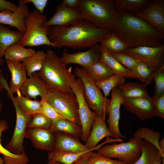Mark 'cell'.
<instances>
[{
	"instance_id": "obj_1",
	"label": "cell",
	"mask_w": 164,
	"mask_h": 164,
	"mask_svg": "<svg viewBox=\"0 0 164 164\" xmlns=\"http://www.w3.org/2000/svg\"><path fill=\"white\" fill-rule=\"evenodd\" d=\"M111 32L99 28L90 21L83 19L68 26L50 27L48 36L56 47H67L76 50L91 48Z\"/></svg>"
},
{
	"instance_id": "obj_2",
	"label": "cell",
	"mask_w": 164,
	"mask_h": 164,
	"mask_svg": "<svg viewBox=\"0 0 164 164\" xmlns=\"http://www.w3.org/2000/svg\"><path fill=\"white\" fill-rule=\"evenodd\" d=\"M118 12V29L115 33L128 48L163 44L164 35L148 22L128 13Z\"/></svg>"
},
{
	"instance_id": "obj_3",
	"label": "cell",
	"mask_w": 164,
	"mask_h": 164,
	"mask_svg": "<svg viewBox=\"0 0 164 164\" xmlns=\"http://www.w3.org/2000/svg\"><path fill=\"white\" fill-rule=\"evenodd\" d=\"M41 70L37 72L50 90H56L74 94L71 88L76 80L72 73V67L68 68L53 51L48 49Z\"/></svg>"
},
{
	"instance_id": "obj_4",
	"label": "cell",
	"mask_w": 164,
	"mask_h": 164,
	"mask_svg": "<svg viewBox=\"0 0 164 164\" xmlns=\"http://www.w3.org/2000/svg\"><path fill=\"white\" fill-rule=\"evenodd\" d=\"M78 9L84 19L90 21L97 27L117 32L118 12L113 0H80Z\"/></svg>"
},
{
	"instance_id": "obj_5",
	"label": "cell",
	"mask_w": 164,
	"mask_h": 164,
	"mask_svg": "<svg viewBox=\"0 0 164 164\" xmlns=\"http://www.w3.org/2000/svg\"><path fill=\"white\" fill-rule=\"evenodd\" d=\"M47 20L45 15L36 9L29 11L25 19V32L19 43L25 47L46 45L56 47L48 38L50 27L44 26Z\"/></svg>"
},
{
	"instance_id": "obj_6",
	"label": "cell",
	"mask_w": 164,
	"mask_h": 164,
	"mask_svg": "<svg viewBox=\"0 0 164 164\" xmlns=\"http://www.w3.org/2000/svg\"><path fill=\"white\" fill-rule=\"evenodd\" d=\"M73 74L83 83L84 97L90 109L105 121L106 116L108 114L110 99L104 97L95 81L84 69L77 67Z\"/></svg>"
},
{
	"instance_id": "obj_7",
	"label": "cell",
	"mask_w": 164,
	"mask_h": 164,
	"mask_svg": "<svg viewBox=\"0 0 164 164\" xmlns=\"http://www.w3.org/2000/svg\"><path fill=\"white\" fill-rule=\"evenodd\" d=\"M142 142V139L133 137L127 142L107 144L97 150L105 157L117 159L125 164H133L140 156Z\"/></svg>"
},
{
	"instance_id": "obj_8",
	"label": "cell",
	"mask_w": 164,
	"mask_h": 164,
	"mask_svg": "<svg viewBox=\"0 0 164 164\" xmlns=\"http://www.w3.org/2000/svg\"><path fill=\"white\" fill-rule=\"evenodd\" d=\"M46 100L64 118L81 127L78 102L74 94L50 90Z\"/></svg>"
},
{
	"instance_id": "obj_9",
	"label": "cell",
	"mask_w": 164,
	"mask_h": 164,
	"mask_svg": "<svg viewBox=\"0 0 164 164\" xmlns=\"http://www.w3.org/2000/svg\"><path fill=\"white\" fill-rule=\"evenodd\" d=\"M78 103V111L81 124V140L86 142L90 134L92 123L97 115L91 111L84 97V86L81 80L78 78L71 85Z\"/></svg>"
},
{
	"instance_id": "obj_10",
	"label": "cell",
	"mask_w": 164,
	"mask_h": 164,
	"mask_svg": "<svg viewBox=\"0 0 164 164\" xmlns=\"http://www.w3.org/2000/svg\"><path fill=\"white\" fill-rule=\"evenodd\" d=\"M126 53L146 65L155 72L164 68V45L155 47L128 48Z\"/></svg>"
},
{
	"instance_id": "obj_11",
	"label": "cell",
	"mask_w": 164,
	"mask_h": 164,
	"mask_svg": "<svg viewBox=\"0 0 164 164\" xmlns=\"http://www.w3.org/2000/svg\"><path fill=\"white\" fill-rule=\"evenodd\" d=\"M12 101L15 111L16 122L12 136L5 148L14 154L20 155L25 153L23 145V139L27 126L32 116L24 114L14 100Z\"/></svg>"
},
{
	"instance_id": "obj_12",
	"label": "cell",
	"mask_w": 164,
	"mask_h": 164,
	"mask_svg": "<svg viewBox=\"0 0 164 164\" xmlns=\"http://www.w3.org/2000/svg\"><path fill=\"white\" fill-rule=\"evenodd\" d=\"M143 19L164 35V0H155L133 14Z\"/></svg>"
},
{
	"instance_id": "obj_13",
	"label": "cell",
	"mask_w": 164,
	"mask_h": 164,
	"mask_svg": "<svg viewBox=\"0 0 164 164\" xmlns=\"http://www.w3.org/2000/svg\"><path fill=\"white\" fill-rule=\"evenodd\" d=\"M101 52L100 45L96 44L85 51L70 53L66 50H63L60 58L62 62L66 65L70 63L76 64L85 70L100 60Z\"/></svg>"
},
{
	"instance_id": "obj_14",
	"label": "cell",
	"mask_w": 164,
	"mask_h": 164,
	"mask_svg": "<svg viewBox=\"0 0 164 164\" xmlns=\"http://www.w3.org/2000/svg\"><path fill=\"white\" fill-rule=\"evenodd\" d=\"M122 104L141 120L150 119L155 116L154 99L150 96L124 98Z\"/></svg>"
},
{
	"instance_id": "obj_15",
	"label": "cell",
	"mask_w": 164,
	"mask_h": 164,
	"mask_svg": "<svg viewBox=\"0 0 164 164\" xmlns=\"http://www.w3.org/2000/svg\"><path fill=\"white\" fill-rule=\"evenodd\" d=\"M83 19L78 9L70 8L61 2L56 6L54 14L44 26H68Z\"/></svg>"
},
{
	"instance_id": "obj_16",
	"label": "cell",
	"mask_w": 164,
	"mask_h": 164,
	"mask_svg": "<svg viewBox=\"0 0 164 164\" xmlns=\"http://www.w3.org/2000/svg\"><path fill=\"white\" fill-rule=\"evenodd\" d=\"M111 94L107 121L108 128L115 139H121L125 138L121 134L119 128L120 108L121 105L122 104L124 98L118 87L112 89Z\"/></svg>"
},
{
	"instance_id": "obj_17",
	"label": "cell",
	"mask_w": 164,
	"mask_h": 164,
	"mask_svg": "<svg viewBox=\"0 0 164 164\" xmlns=\"http://www.w3.org/2000/svg\"><path fill=\"white\" fill-rule=\"evenodd\" d=\"M18 7L14 12L5 10L0 12V24L8 25L17 29L18 31L24 33L26 29L25 19L29 10L26 4L19 1Z\"/></svg>"
},
{
	"instance_id": "obj_18",
	"label": "cell",
	"mask_w": 164,
	"mask_h": 164,
	"mask_svg": "<svg viewBox=\"0 0 164 164\" xmlns=\"http://www.w3.org/2000/svg\"><path fill=\"white\" fill-rule=\"evenodd\" d=\"M22 95L30 99L41 97L40 100H46L50 89L36 72L33 73L21 87Z\"/></svg>"
},
{
	"instance_id": "obj_19",
	"label": "cell",
	"mask_w": 164,
	"mask_h": 164,
	"mask_svg": "<svg viewBox=\"0 0 164 164\" xmlns=\"http://www.w3.org/2000/svg\"><path fill=\"white\" fill-rule=\"evenodd\" d=\"M25 138L29 139L36 148L50 152L54 150V134L49 129L27 128Z\"/></svg>"
},
{
	"instance_id": "obj_20",
	"label": "cell",
	"mask_w": 164,
	"mask_h": 164,
	"mask_svg": "<svg viewBox=\"0 0 164 164\" xmlns=\"http://www.w3.org/2000/svg\"><path fill=\"white\" fill-rule=\"evenodd\" d=\"M54 134V150L76 153L94 150L88 149L79 139L70 135L61 132H56Z\"/></svg>"
},
{
	"instance_id": "obj_21",
	"label": "cell",
	"mask_w": 164,
	"mask_h": 164,
	"mask_svg": "<svg viewBox=\"0 0 164 164\" xmlns=\"http://www.w3.org/2000/svg\"><path fill=\"white\" fill-rule=\"evenodd\" d=\"M92 130L86 141V146L89 149L97 150L98 143L103 138L113 136L107 127L105 121L97 115L92 125Z\"/></svg>"
},
{
	"instance_id": "obj_22",
	"label": "cell",
	"mask_w": 164,
	"mask_h": 164,
	"mask_svg": "<svg viewBox=\"0 0 164 164\" xmlns=\"http://www.w3.org/2000/svg\"><path fill=\"white\" fill-rule=\"evenodd\" d=\"M5 61L11 74V89L13 94L17 93L18 96L21 95L19 90L27 78L25 66L22 62Z\"/></svg>"
},
{
	"instance_id": "obj_23",
	"label": "cell",
	"mask_w": 164,
	"mask_h": 164,
	"mask_svg": "<svg viewBox=\"0 0 164 164\" xmlns=\"http://www.w3.org/2000/svg\"><path fill=\"white\" fill-rule=\"evenodd\" d=\"M163 157L158 149L153 144L143 140L142 152L138 159L133 164H157L162 162Z\"/></svg>"
},
{
	"instance_id": "obj_24",
	"label": "cell",
	"mask_w": 164,
	"mask_h": 164,
	"mask_svg": "<svg viewBox=\"0 0 164 164\" xmlns=\"http://www.w3.org/2000/svg\"><path fill=\"white\" fill-rule=\"evenodd\" d=\"M100 45L101 52L100 60L104 63L114 74H118L127 78H136L132 71L122 66L108 50Z\"/></svg>"
},
{
	"instance_id": "obj_25",
	"label": "cell",
	"mask_w": 164,
	"mask_h": 164,
	"mask_svg": "<svg viewBox=\"0 0 164 164\" xmlns=\"http://www.w3.org/2000/svg\"><path fill=\"white\" fill-rule=\"evenodd\" d=\"M23 34L0 24V58L4 56L5 51L9 47L20 42Z\"/></svg>"
},
{
	"instance_id": "obj_26",
	"label": "cell",
	"mask_w": 164,
	"mask_h": 164,
	"mask_svg": "<svg viewBox=\"0 0 164 164\" xmlns=\"http://www.w3.org/2000/svg\"><path fill=\"white\" fill-rule=\"evenodd\" d=\"M49 130L53 133L63 132L79 139L81 138L82 134L81 127L67 119L58 118L52 120V122Z\"/></svg>"
},
{
	"instance_id": "obj_27",
	"label": "cell",
	"mask_w": 164,
	"mask_h": 164,
	"mask_svg": "<svg viewBox=\"0 0 164 164\" xmlns=\"http://www.w3.org/2000/svg\"><path fill=\"white\" fill-rule=\"evenodd\" d=\"M8 124L5 119L0 121V154L3 156L4 164H27L29 161L25 153L18 155L14 154L4 148L1 143V137L2 132L6 130Z\"/></svg>"
},
{
	"instance_id": "obj_28",
	"label": "cell",
	"mask_w": 164,
	"mask_h": 164,
	"mask_svg": "<svg viewBox=\"0 0 164 164\" xmlns=\"http://www.w3.org/2000/svg\"><path fill=\"white\" fill-rule=\"evenodd\" d=\"M147 86L145 84L136 82H124L118 87L124 98L148 97Z\"/></svg>"
},
{
	"instance_id": "obj_29",
	"label": "cell",
	"mask_w": 164,
	"mask_h": 164,
	"mask_svg": "<svg viewBox=\"0 0 164 164\" xmlns=\"http://www.w3.org/2000/svg\"><path fill=\"white\" fill-rule=\"evenodd\" d=\"M14 100L19 109L24 114L32 116L42 113V105L40 101L33 100L23 95L14 97Z\"/></svg>"
},
{
	"instance_id": "obj_30",
	"label": "cell",
	"mask_w": 164,
	"mask_h": 164,
	"mask_svg": "<svg viewBox=\"0 0 164 164\" xmlns=\"http://www.w3.org/2000/svg\"><path fill=\"white\" fill-rule=\"evenodd\" d=\"M36 52L31 48H26L18 43L9 47L4 54L6 60L22 62L26 58L33 55Z\"/></svg>"
},
{
	"instance_id": "obj_31",
	"label": "cell",
	"mask_w": 164,
	"mask_h": 164,
	"mask_svg": "<svg viewBox=\"0 0 164 164\" xmlns=\"http://www.w3.org/2000/svg\"><path fill=\"white\" fill-rule=\"evenodd\" d=\"M151 2L148 0H113L118 12H133L134 14L147 6Z\"/></svg>"
},
{
	"instance_id": "obj_32",
	"label": "cell",
	"mask_w": 164,
	"mask_h": 164,
	"mask_svg": "<svg viewBox=\"0 0 164 164\" xmlns=\"http://www.w3.org/2000/svg\"><path fill=\"white\" fill-rule=\"evenodd\" d=\"M90 151L93 150L76 153L53 150L48 153L49 161L60 162L64 164H72Z\"/></svg>"
},
{
	"instance_id": "obj_33",
	"label": "cell",
	"mask_w": 164,
	"mask_h": 164,
	"mask_svg": "<svg viewBox=\"0 0 164 164\" xmlns=\"http://www.w3.org/2000/svg\"><path fill=\"white\" fill-rule=\"evenodd\" d=\"M46 56V53L42 50H39L23 61L22 63L26 67L27 76L29 77L33 73L41 70Z\"/></svg>"
},
{
	"instance_id": "obj_34",
	"label": "cell",
	"mask_w": 164,
	"mask_h": 164,
	"mask_svg": "<svg viewBox=\"0 0 164 164\" xmlns=\"http://www.w3.org/2000/svg\"><path fill=\"white\" fill-rule=\"evenodd\" d=\"M85 70L94 81L106 79L114 74L104 63L100 60Z\"/></svg>"
},
{
	"instance_id": "obj_35",
	"label": "cell",
	"mask_w": 164,
	"mask_h": 164,
	"mask_svg": "<svg viewBox=\"0 0 164 164\" xmlns=\"http://www.w3.org/2000/svg\"><path fill=\"white\" fill-rule=\"evenodd\" d=\"M126 78L117 74H114L106 79L95 81L96 86L103 92L104 97L107 98L111 91L115 88L118 87L125 82Z\"/></svg>"
},
{
	"instance_id": "obj_36",
	"label": "cell",
	"mask_w": 164,
	"mask_h": 164,
	"mask_svg": "<svg viewBox=\"0 0 164 164\" xmlns=\"http://www.w3.org/2000/svg\"><path fill=\"white\" fill-rule=\"evenodd\" d=\"M101 45L110 52H124L128 48L114 32L100 42Z\"/></svg>"
},
{
	"instance_id": "obj_37",
	"label": "cell",
	"mask_w": 164,
	"mask_h": 164,
	"mask_svg": "<svg viewBox=\"0 0 164 164\" xmlns=\"http://www.w3.org/2000/svg\"><path fill=\"white\" fill-rule=\"evenodd\" d=\"M136 78L139 79L140 81L144 83L146 86L153 80L155 72L145 63L138 60L132 72Z\"/></svg>"
},
{
	"instance_id": "obj_38",
	"label": "cell",
	"mask_w": 164,
	"mask_h": 164,
	"mask_svg": "<svg viewBox=\"0 0 164 164\" xmlns=\"http://www.w3.org/2000/svg\"><path fill=\"white\" fill-rule=\"evenodd\" d=\"M161 136V135L159 132L150 129L147 127H143L138 128L135 132L133 137L137 138L144 139L151 143L159 151V142Z\"/></svg>"
},
{
	"instance_id": "obj_39",
	"label": "cell",
	"mask_w": 164,
	"mask_h": 164,
	"mask_svg": "<svg viewBox=\"0 0 164 164\" xmlns=\"http://www.w3.org/2000/svg\"><path fill=\"white\" fill-rule=\"evenodd\" d=\"M52 122V119L41 113L32 116V118L27 125V128L49 129Z\"/></svg>"
},
{
	"instance_id": "obj_40",
	"label": "cell",
	"mask_w": 164,
	"mask_h": 164,
	"mask_svg": "<svg viewBox=\"0 0 164 164\" xmlns=\"http://www.w3.org/2000/svg\"><path fill=\"white\" fill-rule=\"evenodd\" d=\"M110 53L122 66L132 72L133 71L138 61L137 60L125 53Z\"/></svg>"
},
{
	"instance_id": "obj_41",
	"label": "cell",
	"mask_w": 164,
	"mask_h": 164,
	"mask_svg": "<svg viewBox=\"0 0 164 164\" xmlns=\"http://www.w3.org/2000/svg\"><path fill=\"white\" fill-rule=\"evenodd\" d=\"M153 80L155 83L154 95L152 97L156 98L164 93V68L155 72Z\"/></svg>"
},
{
	"instance_id": "obj_42",
	"label": "cell",
	"mask_w": 164,
	"mask_h": 164,
	"mask_svg": "<svg viewBox=\"0 0 164 164\" xmlns=\"http://www.w3.org/2000/svg\"><path fill=\"white\" fill-rule=\"evenodd\" d=\"M88 164H125L118 160H113L91 151L88 155Z\"/></svg>"
},
{
	"instance_id": "obj_43",
	"label": "cell",
	"mask_w": 164,
	"mask_h": 164,
	"mask_svg": "<svg viewBox=\"0 0 164 164\" xmlns=\"http://www.w3.org/2000/svg\"><path fill=\"white\" fill-rule=\"evenodd\" d=\"M40 101L42 105V113L47 117L52 120L58 118H64L46 100H40Z\"/></svg>"
},
{
	"instance_id": "obj_44",
	"label": "cell",
	"mask_w": 164,
	"mask_h": 164,
	"mask_svg": "<svg viewBox=\"0 0 164 164\" xmlns=\"http://www.w3.org/2000/svg\"><path fill=\"white\" fill-rule=\"evenodd\" d=\"M153 99L155 116L164 118V93L158 97Z\"/></svg>"
},
{
	"instance_id": "obj_45",
	"label": "cell",
	"mask_w": 164,
	"mask_h": 164,
	"mask_svg": "<svg viewBox=\"0 0 164 164\" xmlns=\"http://www.w3.org/2000/svg\"><path fill=\"white\" fill-rule=\"evenodd\" d=\"M22 3L26 4L32 3L35 6L36 10L40 14H43L44 10L48 2L47 0H21Z\"/></svg>"
},
{
	"instance_id": "obj_46",
	"label": "cell",
	"mask_w": 164,
	"mask_h": 164,
	"mask_svg": "<svg viewBox=\"0 0 164 164\" xmlns=\"http://www.w3.org/2000/svg\"><path fill=\"white\" fill-rule=\"evenodd\" d=\"M18 7V5L12 2L5 0H0V12L7 10L14 12L17 10Z\"/></svg>"
},
{
	"instance_id": "obj_47",
	"label": "cell",
	"mask_w": 164,
	"mask_h": 164,
	"mask_svg": "<svg viewBox=\"0 0 164 164\" xmlns=\"http://www.w3.org/2000/svg\"><path fill=\"white\" fill-rule=\"evenodd\" d=\"M0 85L3 88L5 89L7 92V95L8 97L12 101L14 99L13 96V93L12 92L9 86L2 75V73L0 75Z\"/></svg>"
},
{
	"instance_id": "obj_48",
	"label": "cell",
	"mask_w": 164,
	"mask_h": 164,
	"mask_svg": "<svg viewBox=\"0 0 164 164\" xmlns=\"http://www.w3.org/2000/svg\"><path fill=\"white\" fill-rule=\"evenodd\" d=\"M67 7L72 9H78L80 0H63L62 2Z\"/></svg>"
},
{
	"instance_id": "obj_49",
	"label": "cell",
	"mask_w": 164,
	"mask_h": 164,
	"mask_svg": "<svg viewBox=\"0 0 164 164\" xmlns=\"http://www.w3.org/2000/svg\"><path fill=\"white\" fill-rule=\"evenodd\" d=\"M90 151L82 156L78 160L73 162L72 164H88V157Z\"/></svg>"
},
{
	"instance_id": "obj_50",
	"label": "cell",
	"mask_w": 164,
	"mask_h": 164,
	"mask_svg": "<svg viewBox=\"0 0 164 164\" xmlns=\"http://www.w3.org/2000/svg\"><path fill=\"white\" fill-rule=\"evenodd\" d=\"M159 151L164 158V138H162L161 140L159 141Z\"/></svg>"
},
{
	"instance_id": "obj_51",
	"label": "cell",
	"mask_w": 164,
	"mask_h": 164,
	"mask_svg": "<svg viewBox=\"0 0 164 164\" xmlns=\"http://www.w3.org/2000/svg\"><path fill=\"white\" fill-rule=\"evenodd\" d=\"M4 64V61L2 59L0 58V75L2 73L1 67Z\"/></svg>"
},
{
	"instance_id": "obj_52",
	"label": "cell",
	"mask_w": 164,
	"mask_h": 164,
	"mask_svg": "<svg viewBox=\"0 0 164 164\" xmlns=\"http://www.w3.org/2000/svg\"><path fill=\"white\" fill-rule=\"evenodd\" d=\"M0 164H4L3 159L0 157Z\"/></svg>"
},
{
	"instance_id": "obj_53",
	"label": "cell",
	"mask_w": 164,
	"mask_h": 164,
	"mask_svg": "<svg viewBox=\"0 0 164 164\" xmlns=\"http://www.w3.org/2000/svg\"><path fill=\"white\" fill-rule=\"evenodd\" d=\"M47 164H57L56 162L49 161Z\"/></svg>"
},
{
	"instance_id": "obj_54",
	"label": "cell",
	"mask_w": 164,
	"mask_h": 164,
	"mask_svg": "<svg viewBox=\"0 0 164 164\" xmlns=\"http://www.w3.org/2000/svg\"><path fill=\"white\" fill-rule=\"evenodd\" d=\"M2 105L1 102V101L0 100V112L2 111Z\"/></svg>"
},
{
	"instance_id": "obj_55",
	"label": "cell",
	"mask_w": 164,
	"mask_h": 164,
	"mask_svg": "<svg viewBox=\"0 0 164 164\" xmlns=\"http://www.w3.org/2000/svg\"><path fill=\"white\" fill-rule=\"evenodd\" d=\"M2 88L0 85V92H1L2 90Z\"/></svg>"
},
{
	"instance_id": "obj_56",
	"label": "cell",
	"mask_w": 164,
	"mask_h": 164,
	"mask_svg": "<svg viewBox=\"0 0 164 164\" xmlns=\"http://www.w3.org/2000/svg\"><path fill=\"white\" fill-rule=\"evenodd\" d=\"M57 162V164H64L61 162Z\"/></svg>"
},
{
	"instance_id": "obj_57",
	"label": "cell",
	"mask_w": 164,
	"mask_h": 164,
	"mask_svg": "<svg viewBox=\"0 0 164 164\" xmlns=\"http://www.w3.org/2000/svg\"><path fill=\"white\" fill-rule=\"evenodd\" d=\"M160 164V163H159V164Z\"/></svg>"
}]
</instances>
